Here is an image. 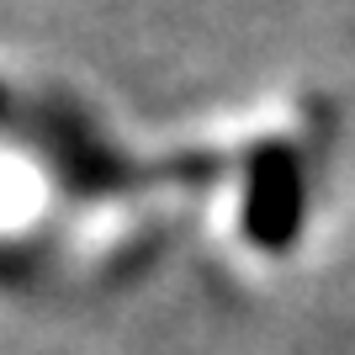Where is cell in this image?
I'll return each instance as SVG.
<instances>
[{"instance_id":"cell-1","label":"cell","mask_w":355,"mask_h":355,"mask_svg":"<svg viewBox=\"0 0 355 355\" xmlns=\"http://www.w3.org/2000/svg\"><path fill=\"white\" fill-rule=\"evenodd\" d=\"M302 159L292 144H254L244 164V234L254 250L286 254L302 234Z\"/></svg>"}]
</instances>
